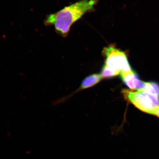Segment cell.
Here are the masks:
<instances>
[{
    "label": "cell",
    "mask_w": 159,
    "mask_h": 159,
    "mask_svg": "<svg viewBox=\"0 0 159 159\" xmlns=\"http://www.w3.org/2000/svg\"><path fill=\"white\" fill-rule=\"evenodd\" d=\"M122 93L125 99L146 113L154 115L159 107V96L150 93L144 90L133 92L123 89Z\"/></svg>",
    "instance_id": "cell-2"
},
{
    "label": "cell",
    "mask_w": 159,
    "mask_h": 159,
    "mask_svg": "<svg viewBox=\"0 0 159 159\" xmlns=\"http://www.w3.org/2000/svg\"><path fill=\"white\" fill-rule=\"evenodd\" d=\"M99 0H80L66 6L61 10L47 16L46 25H53L55 31L63 37L67 36L71 27L88 12L95 10Z\"/></svg>",
    "instance_id": "cell-1"
},
{
    "label": "cell",
    "mask_w": 159,
    "mask_h": 159,
    "mask_svg": "<svg viewBox=\"0 0 159 159\" xmlns=\"http://www.w3.org/2000/svg\"><path fill=\"white\" fill-rule=\"evenodd\" d=\"M103 79L100 74H91L83 80L77 92L92 87L99 83Z\"/></svg>",
    "instance_id": "cell-5"
},
{
    "label": "cell",
    "mask_w": 159,
    "mask_h": 159,
    "mask_svg": "<svg viewBox=\"0 0 159 159\" xmlns=\"http://www.w3.org/2000/svg\"><path fill=\"white\" fill-rule=\"evenodd\" d=\"M154 116H157V117H158L159 118V107L157 109V110L154 113Z\"/></svg>",
    "instance_id": "cell-7"
},
{
    "label": "cell",
    "mask_w": 159,
    "mask_h": 159,
    "mask_svg": "<svg viewBox=\"0 0 159 159\" xmlns=\"http://www.w3.org/2000/svg\"><path fill=\"white\" fill-rule=\"evenodd\" d=\"M153 95L159 96V85L156 83L145 82L143 89Z\"/></svg>",
    "instance_id": "cell-6"
},
{
    "label": "cell",
    "mask_w": 159,
    "mask_h": 159,
    "mask_svg": "<svg viewBox=\"0 0 159 159\" xmlns=\"http://www.w3.org/2000/svg\"><path fill=\"white\" fill-rule=\"evenodd\" d=\"M120 77L125 85L131 89L142 90L145 86V82L140 80L138 75L134 71L122 72L120 73Z\"/></svg>",
    "instance_id": "cell-4"
},
{
    "label": "cell",
    "mask_w": 159,
    "mask_h": 159,
    "mask_svg": "<svg viewBox=\"0 0 159 159\" xmlns=\"http://www.w3.org/2000/svg\"><path fill=\"white\" fill-rule=\"evenodd\" d=\"M102 54L105 57L104 66L118 75L122 72H129L132 69L126 55L113 45L105 47L102 50Z\"/></svg>",
    "instance_id": "cell-3"
}]
</instances>
